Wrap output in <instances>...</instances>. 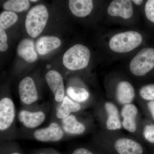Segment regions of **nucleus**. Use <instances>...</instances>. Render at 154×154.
I'll return each instance as SVG.
<instances>
[{
	"instance_id": "nucleus-1",
	"label": "nucleus",
	"mask_w": 154,
	"mask_h": 154,
	"mask_svg": "<svg viewBox=\"0 0 154 154\" xmlns=\"http://www.w3.org/2000/svg\"><path fill=\"white\" fill-rule=\"evenodd\" d=\"M48 12L44 5H38L30 9L25 19V25L27 33L31 37L39 36L48 20Z\"/></svg>"
},
{
	"instance_id": "nucleus-2",
	"label": "nucleus",
	"mask_w": 154,
	"mask_h": 154,
	"mask_svg": "<svg viewBox=\"0 0 154 154\" xmlns=\"http://www.w3.org/2000/svg\"><path fill=\"white\" fill-rule=\"evenodd\" d=\"M88 48L82 45L77 44L66 51L63 58L64 66L71 70H78L86 67L91 58Z\"/></svg>"
},
{
	"instance_id": "nucleus-3",
	"label": "nucleus",
	"mask_w": 154,
	"mask_h": 154,
	"mask_svg": "<svg viewBox=\"0 0 154 154\" xmlns=\"http://www.w3.org/2000/svg\"><path fill=\"white\" fill-rule=\"evenodd\" d=\"M143 41L141 35L136 31H129L117 33L109 42L110 49L115 52H129L139 46Z\"/></svg>"
},
{
	"instance_id": "nucleus-4",
	"label": "nucleus",
	"mask_w": 154,
	"mask_h": 154,
	"mask_svg": "<svg viewBox=\"0 0 154 154\" xmlns=\"http://www.w3.org/2000/svg\"><path fill=\"white\" fill-rule=\"evenodd\" d=\"M131 73L136 76L145 75L154 68V48H145L132 59L129 66Z\"/></svg>"
},
{
	"instance_id": "nucleus-5",
	"label": "nucleus",
	"mask_w": 154,
	"mask_h": 154,
	"mask_svg": "<svg viewBox=\"0 0 154 154\" xmlns=\"http://www.w3.org/2000/svg\"><path fill=\"white\" fill-rule=\"evenodd\" d=\"M112 154H144L145 149L141 144L127 137L118 138L113 143L109 151Z\"/></svg>"
},
{
	"instance_id": "nucleus-6",
	"label": "nucleus",
	"mask_w": 154,
	"mask_h": 154,
	"mask_svg": "<svg viewBox=\"0 0 154 154\" xmlns=\"http://www.w3.org/2000/svg\"><path fill=\"white\" fill-rule=\"evenodd\" d=\"M63 135L61 127L55 122L51 123L47 127L36 130L33 133L36 140L44 142L58 141L63 138Z\"/></svg>"
},
{
	"instance_id": "nucleus-7",
	"label": "nucleus",
	"mask_w": 154,
	"mask_h": 154,
	"mask_svg": "<svg viewBox=\"0 0 154 154\" xmlns=\"http://www.w3.org/2000/svg\"><path fill=\"white\" fill-rule=\"evenodd\" d=\"M15 117V105L9 98H3L0 101V130L9 128L14 122Z\"/></svg>"
},
{
	"instance_id": "nucleus-8",
	"label": "nucleus",
	"mask_w": 154,
	"mask_h": 154,
	"mask_svg": "<svg viewBox=\"0 0 154 154\" xmlns=\"http://www.w3.org/2000/svg\"><path fill=\"white\" fill-rule=\"evenodd\" d=\"M19 90L20 99L25 105H31L37 101L38 93L35 83L30 77H25L20 82Z\"/></svg>"
},
{
	"instance_id": "nucleus-9",
	"label": "nucleus",
	"mask_w": 154,
	"mask_h": 154,
	"mask_svg": "<svg viewBox=\"0 0 154 154\" xmlns=\"http://www.w3.org/2000/svg\"><path fill=\"white\" fill-rule=\"evenodd\" d=\"M45 80L53 94L56 101L62 102L65 97V88L61 75L55 70H50L45 75Z\"/></svg>"
},
{
	"instance_id": "nucleus-10",
	"label": "nucleus",
	"mask_w": 154,
	"mask_h": 154,
	"mask_svg": "<svg viewBox=\"0 0 154 154\" xmlns=\"http://www.w3.org/2000/svg\"><path fill=\"white\" fill-rule=\"evenodd\" d=\"M138 110L134 104H127L122 106L120 115L122 117V127L127 131L134 133L137 128L136 118Z\"/></svg>"
},
{
	"instance_id": "nucleus-11",
	"label": "nucleus",
	"mask_w": 154,
	"mask_h": 154,
	"mask_svg": "<svg viewBox=\"0 0 154 154\" xmlns=\"http://www.w3.org/2000/svg\"><path fill=\"white\" fill-rule=\"evenodd\" d=\"M107 13L112 17L129 19L133 14L132 2L129 0H114L109 5Z\"/></svg>"
},
{
	"instance_id": "nucleus-12",
	"label": "nucleus",
	"mask_w": 154,
	"mask_h": 154,
	"mask_svg": "<svg viewBox=\"0 0 154 154\" xmlns=\"http://www.w3.org/2000/svg\"><path fill=\"white\" fill-rule=\"evenodd\" d=\"M135 96L134 88L127 81H121L117 84L116 97L117 102L122 106L131 104Z\"/></svg>"
},
{
	"instance_id": "nucleus-13",
	"label": "nucleus",
	"mask_w": 154,
	"mask_h": 154,
	"mask_svg": "<svg viewBox=\"0 0 154 154\" xmlns=\"http://www.w3.org/2000/svg\"><path fill=\"white\" fill-rule=\"evenodd\" d=\"M104 107L107 114L106 122L107 129L111 131L121 129L122 123L118 107L110 102H105Z\"/></svg>"
},
{
	"instance_id": "nucleus-14",
	"label": "nucleus",
	"mask_w": 154,
	"mask_h": 154,
	"mask_svg": "<svg viewBox=\"0 0 154 154\" xmlns=\"http://www.w3.org/2000/svg\"><path fill=\"white\" fill-rule=\"evenodd\" d=\"M19 120L26 127L33 128L42 124L45 119V114L42 111L30 112L22 110L18 115Z\"/></svg>"
},
{
	"instance_id": "nucleus-15",
	"label": "nucleus",
	"mask_w": 154,
	"mask_h": 154,
	"mask_svg": "<svg viewBox=\"0 0 154 154\" xmlns=\"http://www.w3.org/2000/svg\"><path fill=\"white\" fill-rule=\"evenodd\" d=\"M61 44L60 39L55 36H43L38 38L36 43V49L38 54L44 55L57 49Z\"/></svg>"
},
{
	"instance_id": "nucleus-16",
	"label": "nucleus",
	"mask_w": 154,
	"mask_h": 154,
	"mask_svg": "<svg viewBox=\"0 0 154 154\" xmlns=\"http://www.w3.org/2000/svg\"><path fill=\"white\" fill-rule=\"evenodd\" d=\"M17 52L19 57L28 63L34 62L37 60L34 42L29 38H25L20 42L17 47Z\"/></svg>"
},
{
	"instance_id": "nucleus-17",
	"label": "nucleus",
	"mask_w": 154,
	"mask_h": 154,
	"mask_svg": "<svg viewBox=\"0 0 154 154\" xmlns=\"http://www.w3.org/2000/svg\"><path fill=\"white\" fill-rule=\"evenodd\" d=\"M94 5L91 0H70L69 8L75 16L79 17H85L90 14Z\"/></svg>"
},
{
	"instance_id": "nucleus-18",
	"label": "nucleus",
	"mask_w": 154,
	"mask_h": 154,
	"mask_svg": "<svg viewBox=\"0 0 154 154\" xmlns=\"http://www.w3.org/2000/svg\"><path fill=\"white\" fill-rule=\"evenodd\" d=\"M62 128L64 131L70 134H82L86 130L85 125L78 121L73 115H70L63 119Z\"/></svg>"
},
{
	"instance_id": "nucleus-19",
	"label": "nucleus",
	"mask_w": 154,
	"mask_h": 154,
	"mask_svg": "<svg viewBox=\"0 0 154 154\" xmlns=\"http://www.w3.org/2000/svg\"><path fill=\"white\" fill-rule=\"evenodd\" d=\"M81 109L79 103L74 102L67 96H65L57 111L56 116L58 118L64 119L71 115V113L78 112Z\"/></svg>"
},
{
	"instance_id": "nucleus-20",
	"label": "nucleus",
	"mask_w": 154,
	"mask_h": 154,
	"mask_svg": "<svg viewBox=\"0 0 154 154\" xmlns=\"http://www.w3.org/2000/svg\"><path fill=\"white\" fill-rule=\"evenodd\" d=\"M30 5L28 0H9L4 3L3 7L6 11L19 13L28 10Z\"/></svg>"
},
{
	"instance_id": "nucleus-21",
	"label": "nucleus",
	"mask_w": 154,
	"mask_h": 154,
	"mask_svg": "<svg viewBox=\"0 0 154 154\" xmlns=\"http://www.w3.org/2000/svg\"><path fill=\"white\" fill-rule=\"evenodd\" d=\"M69 98L77 103L85 102L89 98L90 94L85 89L75 87H69L66 90Z\"/></svg>"
},
{
	"instance_id": "nucleus-22",
	"label": "nucleus",
	"mask_w": 154,
	"mask_h": 154,
	"mask_svg": "<svg viewBox=\"0 0 154 154\" xmlns=\"http://www.w3.org/2000/svg\"><path fill=\"white\" fill-rule=\"evenodd\" d=\"M18 17L17 14L11 11H5L0 15V29L5 30L17 22Z\"/></svg>"
},
{
	"instance_id": "nucleus-23",
	"label": "nucleus",
	"mask_w": 154,
	"mask_h": 154,
	"mask_svg": "<svg viewBox=\"0 0 154 154\" xmlns=\"http://www.w3.org/2000/svg\"><path fill=\"white\" fill-rule=\"evenodd\" d=\"M146 122L143 129V137L147 143L154 147V123L150 120Z\"/></svg>"
},
{
	"instance_id": "nucleus-24",
	"label": "nucleus",
	"mask_w": 154,
	"mask_h": 154,
	"mask_svg": "<svg viewBox=\"0 0 154 154\" xmlns=\"http://www.w3.org/2000/svg\"><path fill=\"white\" fill-rule=\"evenodd\" d=\"M145 12L147 19L154 24V0L147 1L145 6Z\"/></svg>"
},
{
	"instance_id": "nucleus-25",
	"label": "nucleus",
	"mask_w": 154,
	"mask_h": 154,
	"mask_svg": "<svg viewBox=\"0 0 154 154\" xmlns=\"http://www.w3.org/2000/svg\"><path fill=\"white\" fill-rule=\"evenodd\" d=\"M8 36L5 30L0 29V51H5L8 49V44L7 42Z\"/></svg>"
},
{
	"instance_id": "nucleus-26",
	"label": "nucleus",
	"mask_w": 154,
	"mask_h": 154,
	"mask_svg": "<svg viewBox=\"0 0 154 154\" xmlns=\"http://www.w3.org/2000/svg\"><path fill=\"white\" fill-rule=\"evenodd\" d=\"M146 108L150 120L154 123V102H146Z\"/></svg>"
},
{
	"instance_id": "nucleus-27",
	"label": "nucleus",
	"mask_w": 154,
	"mask_h": 154,
	"mask_svg": "<svg viewBox=\"0 0 154 154\" xmlns=\"http://www.w3.org/2000/svg\"><path fill=\"white\" fill-rule=\"evenodd\" d=\"M72 154H95L90 150L85 148H79L75 150Z\"/></svg>"
},
{
	"instance_id": "nucleus-28",
	"label": "nucleus",
	"mask_w": 154,
	"mask_h": 154,
	"mask_svg": "<svg viewBox=\"0 0 154 154\" xmlns=\"http://www.w3.org/2000/svg\"><path fill=\"white\" fill-rule=\"evenodd\" d=\"M132 2L137 5H141L142 3L143 2V1H142V0H133Z\"/></svg>"
},
{
	"instance_id": "nucleus-29",
	"label": "nucleus",
	"mask_w": 154,
	"mask_h": 154,
	"mask_svg": "<svg viewBox=\"0 0 154 154\" xmlns=\"http://www.w3.org/2000/svg\"><path fill=\"white\" fill-rule=\"evenodd\" d=\"M51 66L50 65L48 64L46 66V68H47V69H49L51 68Z\"/></svg>"
},
{
	"instance_id": "nucleus-30",
	"label": "nucleus",
	"mask_w": 154,
	"mask_h": 154,
	"mask_svg": "<svg viewBox=\"0 0 154 154\" xmlns=\"http://www.w3.org/2000/svg\"><path fill=\"white\" fill-rule=\"evenodd\" d=\"M37 1H37V0H32V1H30V2H36Z\"/></svg>"
},
{
	"instance_id": "nucleus-31",
	"label": "nucleus",
	"mask_w": 154,
	"mask_h": 154,
	"mask_svg": "<svg viewBox=\"0 0 154 154\" xmlns=\"http://www.w3.org/2000/svg\"><path fill=\"white\" fill-rule=\"evenodd\" d=\"M11 154H20L18 153H12Z\"/></svg>"
},
{
	"instance_id": "nucleus-32",
	"label": "nucleus",
	"mask_w": 154,
	"mask_h": 154,
	"mask_svg": "<svg viewBox=\"0 0 154 154\" xmlns=\"http://www.w3.org/2000/svg\"></svg>"
}]
</instances>
